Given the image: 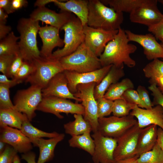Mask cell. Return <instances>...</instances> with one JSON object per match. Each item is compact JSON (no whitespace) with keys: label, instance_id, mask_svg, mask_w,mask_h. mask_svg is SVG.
<instances>
[{"label":"cell","instance_id":"8992f818","mask_svg":"<svg viewBox=\"0 0 163 163\" xmlns=\"http://www.w3.org/2000/svg\"><path fill=\"white\" fill-rule=\"evenodd\" d=\"M34 70L25 81L31 85H36L42 89L46 87L51 79L57 74L64 70L59 60L42 57L33 61Z\"/></svg>","mask_w":163,"mask_h":163},{"label":"cell","instance_id":"2e32d148","mask_svg":"<svg viewBox=\"0 0 163 163\" xmlns=\"http://www.w3.org/2000/svg\"><path fill=\"white\" fill-rule=\"evenodd\" d=\"M125 31L129 42H136L143 47L144 53L148 60L163 59V48L153 34H136L129 30Z\"/></svg>","mask_w":163,"mask_h":163},{"label":"cell","instance_id":"b9f144b4","mask_svg":"<svg viewBox=\"0 0 163 163\" xmlns=\"http://www.w3.org/2000/svg\"><path fill=\"white\" fill-rule=\"evenodd\" d=\"M148 88L152 92L153 97L152 102L153 106L160 105L163 108V94L155 83L150 84Z\"/></svg>","mask_w":163,"mask_h":163},{"label":"cell","instance_id":"d4e9b609","mask_svg":"<svg viewBox=\"0 0 163 163\" xmlns=\"http://www.w3.org/2000/svg\"><path fill=\"white\" fill-rule=\"evenodd\" d=\"M125 75L123 67H117L112 65L107 74L95 88L94 95L96 100L104 97L110 86L119 82Z\"/></svg>","mask_w":163,"mask_h":163},{"label":"cell","instance_id":"277c9868","mask_svg":"<svg viewBox=\"0 0 163 163\" xmlns=\"http://www.w3.org/2000/svg\"><path fill=\"white\" fill-rule=\"evenodd\" d=\"M59 60L64 71L84 73L102 67L99 57L85 45L84 42L73 53Z\"/></svg>","mask_w":163,"mask_h":163},{"label":"cell","instance_id":"ffe728a7","mask_svg":"<svg viewBox=\"0 0 163 163\" xmlns=\"http://www.w3.org/2000/svg\"><path fill=\"white\" fill-rule=\"evenodd\" d=\"M129 114L137 119L138 125L141 128L155 125L163 130V108L160 105L149 109L141 108L136 105Z\"/></svg>","mask_w":163,"mask_h":163},{"label":"cell","instance_id":"681fc988","mask_svg":"<svg viewBox=\"0 0 163 163\" xmlns=\"http://www.w3.org/2000/svg\"><path fill=\"white\" fill-rule=\"evenodd\" d=\"M11 27L5 24L0 23V40L6 37L11 31Z\"/></svg>","mask_w":163,"mask_h":163},{"label":"cell","instance_id":"7402d4cb","mask_svg":"<svg viewBox=\"0 0 163 163\" xmlns=\"http://www.w3.org/2000/svg\"><path fill=\"white\" fill-rule=\"evenodd\" d=\"M56 0L53 3L60 10V12H67L74 14L81 21L83 26L87 24L88 14L87 0Z\"/></svg>","mask_w":163,"mask_h":163},{"label":"cell","instance_id":"83f0119b","mask_svg":"<svg viewBox=\"0 0 163 163\" xmlns=\"http://www.w3.org/2000/svg\"><path fill=\"white\" fill-rule=\"evenodd\" d=\"M134 85L129 78H126L120 82L111 85L105 93L104 97L114 101L121 99L124 93L127 90L133 89Z\"/></svg>","mask_w":163,"mask_h":163},{"label":"cell","instance_id":"52a82bcc","mask_svg":"<svg viewBox=\"0 0 163 163\" xmlns=\"http://www.w3.org/2000/svg\"><path fill=\"white\" fill-rule=\"evenodd\" d=\"M42 90L39 87L31 85L26 89L18 91L14 96L15 109L26 115L30 121L36 116L35 111L42 100Z\"/></svg>","mask_w":163,"mask_h":163},{"label":"cell","instance_id":"ab89813d","mask_svg":"<svg viewBox=\"0 0 163 163\" xmlns=\"http://www.w3.org/2000/svg\"><path fill=\"white\" fill-rule=\"evenodd\" d=\"M17 153L12 146L7 145L4 151L0 154V163H12Z\"/></svg>","mask_w":163,"mask_h":163},{"label":"cell","instance_id":"f6af8a7d","mask_svg":"<svg viewBox=\"0 0 163 163\" xmlns=\"http://www.w3.org/2000/svg\"><path fill=\"white\" fill-rule=\"evenodd\" d=\"M148 30L153 34L156 39L163 41V19L158 23L148 27Z\"/></svg>","mask_w":163,"mask_h":163},{"label":"cell","instance_id":"9a60e30c","mask_svg":"<svg viewBox=\"0 0 163 163\" xmlns=\"http://www.w3.org/2000/svg\"><path fill=\"white\" fill-rule=\"evenodd\" d=\"M112 65L102 67L97 70L86 72L78 73L65 70L63 71L68 82V87L73 94L77 91V86L80 84L94 82L99 84L108 73Z\"/></svg>","mask_w":163,"mask_h":163},{"label":"cell","instance_id":"ee69618b","mask_svg":"<svg viewBox=\"0 0 163 163\" xmlns=\"http://www.w3.org/2000/svg\"><path fill=\"white\" fill-rule=\"evenodd\" d=\"M16 56L5 55L0 56V72L6 75Z\"/></svg>","mask_w":163,"mask_h":163},{"label":"cell","instance_id":"6da1fadb","mask_svg":"<svg viewBox=\"0 0 163 163\" xmlns=\"http://www.w3.org/2000/svg\"><path fill=\"white\" fill-rule=\"evenodd\" d=\"M129 42L125 30L119 28L114 38L107 44L99 57L102 67L113 65L124 67V64L129 68L134 67L136 62L130 54L134 53L137 48Z\"/></svg>","mask_w":163,"mask_h":163},{"label":"cell","instance_id":"e575fe53","mask_svg":"<svg viewBox=\"0 0 163 163\" xmlns=\"http://www.w3.org/2000/svg\"><path fill=\"white\" fill-rule=\"evenodd\" d=\"M136 105L121 98L113 101L112 113L113 116L122 117L129 115Z\"/></svg>","mask_w":163,"mask_h":163},{"label":"cell","instance_id":"1f68e13d","mask_svg":"<svg viewBox=\"0 0 163 163\" xmlns=\"http://www.w3.org/2000/svg\"><path fill=\"white\" fill-rule=\"evenodd\" d=\"M143 71L150 84L153 83L157 79L163 77V61L158 59L152 60L144 67Z\"/></svg>","mask_w":163,"mask_h":163},{"label":"cell","instance_id":"816d5d0a","mask_svg":"<svg viewBox=\"0 0 163 163\" xmlns=\"http://www.w3.org/2000/svg\"><path fill=\"white\" fill-rule=\"evenodd\" d=\"M157 142L163 152V130L160 127L158 129Z\"/></svg>","mask_w":163,"mask_h":163},{"label":"cell","instance_id":"e0dca14e","mask_svg":"<svg viewBox=\"0 0 163 163\" xmlns=\"http://www.w3.org/2000/svg\"><path fill=\"white\" fill-rule=\"evenodd\" d=\"M0 141L11 146L20 153L28 152L33 148L30 139L20 129L8 126L0 127Z\"/></svg>","mask_w":163,"mask_h":163},{"label":"cell","instance_id":"9c48e42d","mask_svg":"<svg viewBox=\"0 0 163 163\" xmlns=\"http://www.w3.org/2000/svg\"><path fill=\"white\" fill-rule=\"evenodd\" d=\"M37 110L53 114L61 119L64 117L61 113L79 114L83 116L85 114L84 108L81 104L55 97H43Z\"/></svg>","mask_w":163,"mask_h":163},{"label":"cell","instance_id":"7c38bea8","mask_svg":"<svg viewBox=\"0 0 163 163\" xmlns=\"http://www.w3.org/2000/svg\"><path fill=\"white\" fill-rule=\"evenodd\" d=\"M118 30H107L90 27L87 24L83 26L85 35L84 43L99 57L103 52L107 44L114 38Z\"/></svg>","mask_w":163,"mask_h":163},{"label":"cell","instance_id":"74e56055","mask_svg":"<svg viewBox=\"0 0 163 163\" xmlns=\"http://www.w3.org/2000/svg\"><path fill=\"white\" fill-rule=\"evenodd\" d=\"M9 88L6 85L0 84V109H15L10 98Z\"/></svg>","mask_w":163,"mask_h":163},{"label":"cell","instance_id":"60d3db41","mask_svg":"<svg viewBox=\"0 0 163 163\" xmlns=\"http://www.w3.org/2000/svg\"><path fill=\"white\" fill-rule=\"evenodd\" d=\"M24 60L20 54L16 56L11 64L6 75L12 79L21 66Z\"/></svg>","mask_w":163,"mask_h":163},{"label":"cell","instance_id":"f1b7e54d","mask_svg":"<svg viewBox=\"0 0 163 163\" xmlns=\"http://www.w3.org/2000/svg\"><path fill=\"white\" fill-rule=\"evenodd\" d=\"M90 133L88 132L82 135L72 136L68 141L69 146L82 149L92 156L94 151V143Z\"/></svg>","mask_w":163,"mask_h":163},{"label":"cell","instance_id":"cb8c5ba5","mask_svg":"<svg viewBox=\"0 0 163 163\" xmlns=\"http://www.w3.org/2000/svg\"><path fill=\"white\" fill-rule=\"evenodd\" d=\"M158 129L155 125L142 129L138 139L136 155L139 156L152 149L157 142Z\"/></svg>","mask_w":163,"mask_h":163},{"label":"cell","instance_id":"f907efd6","mask_svg":"<svg viewBox=\"0 0 163 163\" xmlns=\"http://www.w3.org/2000/svg\"><path fill=\"white\" fill-rule=\"evenodd\" d=\"M21 158L26 161L27 163H37L35 161V154L31 151L23 154L21 155Z\"/></svg>","mask_w":163,"mask_h":163},{"label":"cell","instance_id":"ba28073f","mask_svg":"<svg viewBox=\"0 0 163 163\" xmlns=\"http://www.w3.org/2000/svg\"><path fill=\"white\" fill-rule=\"evenodd\" d=\"M96 85L94 82L79 84L76 92L73 94L81 99L85 109L84 118L90 124L93 133L97 131L98 125L97 102L94 95Z\"/></svg>","mask_w":163,"mask_h":163},{"label":"cell","instance_id":"bcb514c9","mask_svg":"<svg viewBox=\"0 0 163 163\" xmlns=\"http://www.w3.org/2000/svg\"><path fill=\"white\" fill-rule=\"evenodd\" d=\"M22 83L14 79L10 80L5 75L2 74L0 75V84L6 85L10 88Z\"/></svg>","mask_w":163,"mask_h":163},{"label":"cell","instance_id":"4dcf8cb0","mask_svg":"<svg viewBox=\"0 0 163 163\" xmlns=\"http://www.w3.org/2000/svg\"><path fill=\"white\" fill-rule=\"evenodd\" d=\"M19 37L11 31L6 37L0 40V56L5 55L16 56L20 54L18 40Z\"/></svg>","mask_w":163,"mask_h":163},{"label":"cell","instance_id":"6f0895ef","mask_svg":"<svg viewBox=\"0 0 163 163\" xmlns=\"http://www.w3.org/2000/svg\"><path fill=\"white\" fill-rule=\"evenodd\" d=\"M6 144L4 142L0 141V154L2 152L5 150L6 146Z\"/></svg>","mask_w":163,"mask_h":163},{"label":"cell","instance_id":"6125c7cd","mask_svg":"<svg viewBox=\"0 0 163 163\" xmlns=\"http://www.w3.org/2000/svg\"><path fill=\"white\" fill-rule=\"evenodd\" d=\"M90 163V162H88V163Z\"/></svg>","mask_w":163,"mask_h":163},{"label":"cell","instance_id":"9f6ffc18","mask_svg":"<svg viewBox=\"0 0 163 163\" xmlns=\"http://www.w3.org/2000/svg\"><path fill=\"white\" fill-rule=\"evenodd\" d=\"M153 83H155L156 85L159 90L163 94V77L157 79Z\"/></svg>","mask_w":163,"mask_h":163},{"label":"cell","instance_id":"603a6c76","mask_svg":"<svg viewBox=\"0 0 163 163\" xmlns=\"http://www.w3.org/2000/svg\"><path fill=\"white\" fill-rule=\"evenodd\" d=\"M65 137L64 133H59L58 136L49 139L41 138L37 139L33 144L39 149V155L37 163H45L52 160L54 156L56 146Z\"/></svg>","mask_w":163,"mask_h":163},{"label":"cell","instance_id":"8fae6325","mask_svg":"<svg viewBox=\"0 0 163 163\" xmlns=\"http://www.w3.org/2000/svg\"><path fill=\"white\" fill-rule=\"evenodd\" d=\"M158 2L157 0H142L130 13V21L148 27L158 23L163 19V14L158 9Z\"/></svg>","mask_w":163,"mask_h":163},{"label":"cell","instance_id":"11a10c76","mask_svg":"<svg viewBox=\"0 0 163 163\" xmlns=\"http://www.w3.org/2000/svg\"><path fill=\"white\" fill-rule=\"evenodd\" d=\"M8 14L4 10L0 8V23L6 24Z\"/></svg>","mask_w":163,"mask_h":163},{"label":"cell","instance_id":"5b68a950","mask_svg":"<svg viewBox=\"0 0 163 163\" xmlns=\"http://www.w3.org/2000/svg\"><path fill=\"white\" fill-rule=\"evenodd\" d=\"M65 32L63 48L53 52L50 58L59 60L74 52L85 40L83 26L77 17L72 16L61 28Z\"/></svg>","mask_w":163,"mask_h":163},{"label":"cell","instance_id":"5bb4252c","mask_svg":"<svg viewBox=\"0 0 163 163\" xmlns=\"http://www.w3.org/2000/svg\"><path fill=\"white\" fill-rule=\"evenodd\" d=\"M91 136L94 143L92 156L94 163H115L114 153L117 145L115 138L104 136L98 131Z\"/></svg>","mask_w":163,"mask_h":163},{"label":"cell","instance_id":"836d02e7","mask_svg":"<svg viewBox=\"0 0 163 163\" xmlns=\"http://www.w3.org/2000/svg\"><path fill=\"white\" fill-rule=\"evenodd\" d=\"M136 163H163V152L157 142L152 150L139 155Z\"/></svg>","mask_w":163,"mask_h":163},{"label":"cell","instance_id":"f546056e","mask_svg":"<svg viewBox=\"0 0 163 163\" xmlns=\"http://www.w3.org/2000/svg\"><path fill=\"white\" fill-rule=\"evenodd\" d=\"M30 122L28 120L25 121L20 130L30 139L32 144L38 139L43 137L52 138L58 136L59 134L56 132L48 133L43 131L34 127Z\"/></svg>","mask_w":163,"mask_h":163},{"label":"cell","instance_id":"91938a15","mask_svg":"<svg viewBox=\"0 0 163 163\" xmlns=\"http://www.w3.org/2000/svg\"><path fill=\"white\" fill-rule=\"evenodd\" d=\"M158 2H159L162 4H163V0H158Z\"/></svg>","mask_w":163,"mask_h":163},{"label":"cell","instance_id":"7dc6e473","mask_svg":"<svg viewBox=\"0 0 163 163\" xmlns=\"http://www.w3.org/2000/svg\"><path fill=\"white\" fill-rule=\"evenodd\" d=\"M12 0H0V8H2L8 14L13 13L11 6Z\"/></svg>","mask_w":163,"mask_h":163},{"label":"cell","instance_id":"db71d44e","mask_svg":"<svg viewBox=\"0 0 163 163\" xmlns=\"http://www.w3.org/2000/svg\"><path fill=\"white\" fill-rule=\"evenodd\" d=\"M56 0H37L34 4L35 7H44L45 5L49 3H54Z\"/></svg>","mask_w":163,"mask_h":163},{"label":"cell","instance_id":"f35d334b","mask_svg":"<svg viewBox=\"0 0 163 163\" xmlns=\"http://www.w3.org/2000/svg\"><path fill=\"white\" fill-rule=\"evenodd\" d=\"M122 98L127 102L134 104L139 107L146 109L145 104L142 101L137 91L133 89L126 91L123 94Z\"/></svg>","mask_w":163,"mask_h":163},{"label":"cell","instance_id":"c3c4849f","mask_svg":"<svg viewBox=\"0 0 163 163\" xmlns=\"http://www.w3.org/2000/svg\"><path fill=\"white\" fill-rule=\"evenodd\" d=\"M28 4V1L26 0H12V8L15 12L19 9L27 6Z\"/></svg>","mask_w":163,"mask_h":163},{"label":"cell","instance_id":"4fadbf2b","mask_svg":"<svg viewBox=\"0 0 163 163\" xmlns=\"http://www.w3.org/2000/svg\"><path fill=\"white\" fill-rule=\"evenodd\" d=\"M142 129L137 123L116 139L117 144L114 153L115 161L136 155L138 139Z\"/></svg>","mask_w":163,"mask_h":163},{"label":"cell","instance_id":"7bdbcfd3","mask_svg":"<svg viewBox=\"0 0 163 163\" xmlns=\"http://www.w3.org/2000/svg\"><path fill=\"white\" fill-rule=\"evenodd\" d=\"M137 91L142 101L145 105L146 109H151L154 106L150 99L149 92L144 86L139 85Z\"/></svg>","mask_w":163,"mask_h":163},{"label":"cell","instance_id":"94428289","mask_svg":"<svg viewBox=\"0 0 163 163\" xmlns=\"http://www.w3.org/2000/svg\"><path fill=\"white\" fill-rule=\"evenodd\" d=\"M161 45L162 46V47L163 48V41H161V43H160Z\"/></svg>","mask_w":163,"mask_h":163},{"label":"cell","instance_id":"d6986e66","mask_svg":"<svg viewBox=\"0 0 163 163\" xmlns=\"http://www.w3.org/2000/svg\"><path fill=\"white\" fill-rule=\"evenodd\" d=\"M73 16L70 12L57 13L44 6L37 7L30 14V18L34 20L40 21L60 30Z\"/></svg>","mask_w":163,"mask_h":163},{"label":"cell","instance_id":"7a4b0ae2","mask_svg":"<svg viewBox=\"0 0 163 163\" xmlns=\"http://www.w3.org/2000/svg\"><path fill=\"white\" fill-rule=\"evenodd\" d=\"M88 26L107 30L121 28L124 19L123 13L116 11L99 0H88Z\"/></svg>","mask_w":163,"mask_h":163},{"label":"cell","instance_id":"30bf717a","mask_svg":"<svg viewBox=\"0 0 163 163\" xmlns=\"http://www.w3.org/2000/svg\"><path fill=\"white\" fill-rule=\"evenodd\" d=\"M97 131L105 136L116 139L137 124L134 117L129 114L122 117L114 116L99 118Z\"/></svg>","mask_w":163,"mask_h":163},{"label":"cell","instance_id":"d6a6232c","mask_svg":"<svg viewBox=\"0 0 163 163\" xmlns=\"http://www.w3.org/2000/svg\"><path fill=\"white\" fill-rule=\"evenodd\" d=\"M105 5H109L116 11L129 13L142 0H101Z\"/></svg>","mask_w":163,"mask_h":163},{"label":"cell","instance_id":"44dd1931","mask_svg":"<svg viewBox=\"0 0 163 163\" xmlns=\"http://www.w3.org/2000/svg\"><path fill=\"white\" fill-rule=\"evenodd\" d=\"M59 30L50 25L40 27L38 33L42 42L40 50L41 57L50 58L55 48L62 47L64 45L63 40L59 36Z\"/></svg>","mask_w":163,"mask_h":163},{"label":"cell","instance_id":"8d00e7d4","mask_svg":"<svg viewBox=\"0 0 163 163\" xmlns=\"http://www.w3.org/2000/svg\"><path fill=\"white\" fill-rule=\"evenodd\" d=\"M34 68L33 62H31L24 61L18 72L12 79L22 82L32 74Z\"/></svg>","mask_w":163,"mask_h":163},{"label":"cell","instance_id":"f5cc1de1","mask_svg":"<svg viewBox=\"0 0 163 163\" xmlns=\"http://www.w3.org/2000/svg\"><path fill=\"white\" fill-rule=\"evenodd\" d=\"M139 157L136 155L132 157L116 161L115 163H136V160Z\"/></svg>","mask_w":163,"mask_h":163},{"label":"cell","instance_id":"680465c9","mask_svg":"<svg viewBox=\"0 0 163 163\" xmlns=\"http://www.w3.org/2000/svg\"><path fill=\"white\" fill-rule=\"evenodd\" d=\"M12 163H21L20 158L17 154L14 157Z\"/></svg>","mask_w":163,"mask_h":163},{"label":"cell","instance_id":"4316f807","mask_svg":"<svg viewBox=\"0 0 163 163\" xmlns=\"http://www.w3.org/2000/svg\"><path fill=\"white\" fill-rule=\"evenodd\" d=\"M74 120L64 125L65 133L71 136L82 135L88 132L92 131L89 123L84 118L81 114H74Z\"/></svg>","mask_w":163,"mask_h":163},{"label":"cell","instance_id":"d590c367","mask_svg":"<svg viewBox=\"0 0 163 163\" xmlns=\"http://www.w3.org/2000/svg\"><path fill=\"white\" fill-rule=\"evenodd\" d=\"M96 100L98 118L106 117L112 113L113 101L104 97L100 98Z\"/></svg>","mask_w":163,"mask_h":163},{"label":"cell","instance_id":"ac0fdd59","mask_svg":"<svg viewBox=\"0 0 163 163\" xmlns=\"http://www.w3.org/2000/svg\"><path fill=\"white\" fill-rule=\"evenodd\" d=\"M43 97H55L81 102L80 99L75 97L69 91L68 82L63 72L59 73L53 77L46 87L42 90Z\"/></svg>","mask_w":163,"mask_h":163},{"label":"cell","instance_id":"484cf974","mask_svg":"<svg viewBox=\"0 0 163 163\" xmlns=\"http://www.w3.org/2000/svg\"><path fill=\"white\" fill-rule=\"evenodd\" d=\"M27 120L26 115L15 109H0V127L8 126L20 129L23 123Z\"/></svg>","mask_w":163,"mask_h":163},{"label":"cell","instance_id":"3957f363","mask_svg":"<svg viewBox=\"0 0 163 163\" xmlns=\"http://www.w3.org/2000/svg\"><path fill=\"white\" fill-rule=\"evenodd\" d=\"M40 27L39 21L30 18H22L18 21L17 27L20 34L18 44L20 54L24 61L32 62L41 57L37 40Z\"/></svg>","mask_w":163,"mask_h":163}]
</instances>
